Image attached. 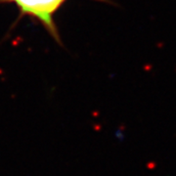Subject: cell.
I'll list each match as a JSON object with an SVG mask.
<instances>
[{
    "instance_id": "obj_1",
    "label": "cell",
    "mask_w": 176,
    "mask_h": 176,
    "mask_svg": "<svg viewBox=\"0 0 176 176\" xmlns=\"http://www.w3.org/2000/svg\"><path fill=\"white\" fill-rule=\"evenodd\" d=\"M25 14L37 18L45 25L53 35H56V28L52 16L66 0H11ZM105 1V0H102Z\"/></svg>"
}]
</instances>
